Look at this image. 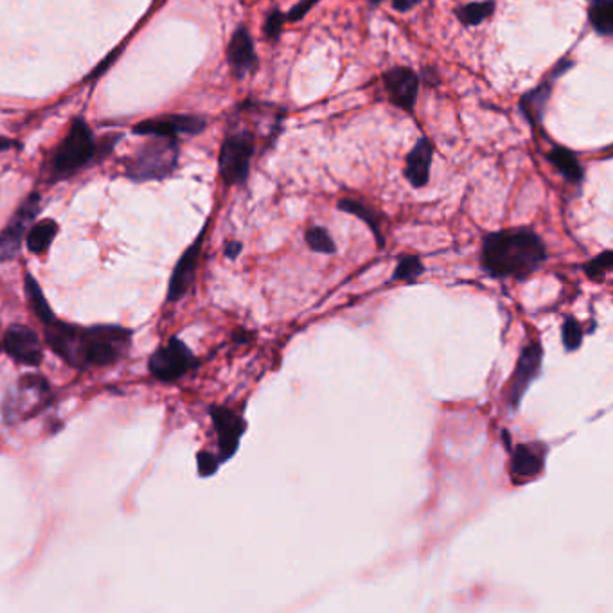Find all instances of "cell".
<instances>
[{
	"mask_svg": "<svg viewBox=\"0 0 613 613\" xmlns=\"http://www.w3.org/2000/svg\"><path fill=\"white\" fill-rule=\"evenodd\" d=\"M213 419L214 430L218 434V448H220V462L229 461L232 455L240 448V439L247 430V423L238 412L227 407H211L209 409Z\"/></svg>",
	"mask_w": 613,
	"mask_h": 613,
	"instance_id": "cell-10",
	"label": "cell"
},
{
	"mask_svg": "<svg viewBox=\"0 0 613 613\" xmlns=\"http://www.w3.org/2000/svg\"><path fill=\"white\" fill-rule=\"evenodd\" d=\"M227 62H229L234 78L238 80L247 78L249 74L258 69L256 45L247 27L240 26L234 31L229 47H227Z\"/></svg>",
	"mask_w": 613,
	"mask_h": 613,
	"instance_id": "cell-13",
	"label": "cell"
},
{
	"mask_svg": "<svg viewBox=\"0 0 613 613\" xmlns=\"http://www.w3.org/2000/svg\"><path fill=\"white\" fill-rule=\"evenodd\" d=\"M497 9L495 0H477L470 4H462L455 8V17L464 27H477L486 22L489 17H493Z\"/></svg>",
	"mask_w": 613,
	"mask_h": 613,
	"instance_id": "cell-21",
	"label": "cell"
},
{
	"mask_svg": "<svg viewBox=\"0 0 613 613\" xmlns=\"http://www.w3.org/2000/svg\"><path fill=\"white\" fill-rule=\"evenodd\" d=\"M421 4V0H392V9L398 13H409Z\"/></svg>",
	"mask_w": 613,
	"mask_h": 613,
	"instance_id": "cell-32",
	"label": "cell"
},
{
	"mask_svg": "<svg viewBox=\"0 0 613 613\" xmlns=\"http://www.w3.org/2000/svg\"><path fill=\"white\" fill-rule=\"evenodd\" d=\"M96 152L98 146L89 125L83 119H76L65 139L51 155L47 164V177L51 182L71 177L76 171L85 168L90 160L94 159Z\"/></svg>",
	"mask_w": 613,
	"mask_h": 613,
	"instance_id": "cell-3",
	"label": "cell"
},
{
	"mask_svg": "<svg viewBox=\"0 0 613 613\" xmlns=\"http://www.w3.org/2000/svg\"><path fill=\"white\" fill-rule=\"evenodd\" d=\"M207 126L204 117L198 116H164L157 119H148L135 125L137 135H150V137H171L177 139L178 135L202 134Z\"/></svg>",
	"mask_w": 613,
	"mask_h": 613,
	"instance_id": "cell-11",
	"label": "cell"
},
{
	"mask_svg": "<svg viewBox=\"0 0 613 613\" xmlns=\"http://www.w3.org/2000/svg\"><path fill=\"white\" fill-rule=\"evenodd\" d=\"M285 24V13L279 11V9H272V11L268 13L267 18H265V26H263V31H265L267 40H270L272 44H277L279 38L283 35V26H285Z\"/></svg>",
	"mask_w": 613,
	"mask_h": 613,
	"instance_id": "cell-29",
	"label": "cell"
},
{
	"mask_svg": "<svg viewBox=\"0 0 613 613\" xmlns=\"http://www.w3.org/2000/svg\"><path fill=\"white\" fill-rule=\"evenodd\" d=\"M317 2L319 0H301V2H297L294 8L285 13L286 22H299V20H303L310 13L311 8L317 6Z\"/></svg>",
	"mask_w": 613,
	"mask_h": 613,
	"instance_id": "cell-31",
	"label": "cell"
},
{
	"mask_svg": "<svg viewBox=\"0 0 613 613\" xmlns=\"http://www.w3.org/2000/svg\"><path fill=\"white\" fill-rule=\"evenodd\" d=\"M561 338L567 351H578L583 344V326L574 317L565 319L561 328Z\"/></svg>",
	"mask_w": 613,
	"mask_h": 613,
	"instance_id": "cell-27",
	"label": "cell"
},
{
	"mask_svg": "<svg viewBox=\"0 0 613 613\" xmlns=\"http://www.w3.org/2000/svg\"><path fill=\"white\" fill-rule=\"evenodd\" d=\"M177 139L153 137L126 164V175L135 182L160 180L173 173L177 166Z\"/></svg>",
	"mask_w": 613,
	"mask_h": 613,
	"instance_id": "cell-4",
	"label": "cell"
},
{
	"mask_svg": "<svg viewBox=\"0 0 613 613\" xmlns=\"http://www.w3.org/2000/svg\"><path fill=\"white\" fill-rule=\"evenodd\" d=\"M547 261L545 241L533 229H504L489 232L482 240L480 263L491 277H513L525 281Z\"/></svg>",
	"mask_w": 613,
	"mask_h": 613,
	"instance_id": "cell-2",
	"label": "cell"
},
{
	"mask_svg": "<svg viewBox=\"0 0 613 613\" xmlns=\"http://www.w3.org/2000/svg\"><path fill=\"white\" fill-rule=\"evenodd\" d=\"M306 243H308V247L313 252H319V254H335L337 252V245H335V241L331 238L328 229L319 227V225L310 227L306 231Z\"/></svg>",
	"mask_w": 613,
	"mask_h": 613,
	"instance_id": "cell-25",
	"label": "cell"
},
{
	"mask_svg": "<svg viewBox=\"0 0 613 613\" xmlns=\"http://www.w3.org/2000/svg\"><path fill=\"white\" fill-rule=\"evenodd\" d=\"M613 267V252L612 250H605L603 254H599L597 258L588 261L587 265L583 267L585 274L590 279H603V277L612 270Z\"/></svg>",
	"mask_w": 613,
	"mask_h": 613,
	"instance_id": "cell-28",
	"label": "cell"
},
{
	"mask_svg": "<svg viewBox=\"0 0 613 613\" xmlns=\"http://www.w3.org/2000/svg\"><path fill=\"white\" fill-rule=\"evenodd\" d=\"M547 159L554 168L560 171L561 177L565 178L569 184L581 186L585 178V169L581 166L576 153L570 152L563 146H552L551 152L547 153Z\"/></svg>",
	"mask_w": 613,
	"mask_h": 613,
	"instance_id": "cell-20",
	"label": "cell"
},
{
	"mask_svg": "<svg viewBox=\"0 0 613 613\" xmlns=\"http://www.w3.org/2000/svg\"><path fill=\"white\" fill-rule=\"evenodd\" d=\"M256 153V137L249 130H234L225 137L220 150V177L225 186H243L250 175Z\"/></svg>",
	"mask_w": 613,
	"mask_h": 613,
	"instance_id": "cell-5",
	"label": "cell"
},
{
	"mask_svg": "<svg viewBox=\"0 0 613 613\" xmlns=\"http://www.w3.org/2000/svg\"><path fill=\"white\" fill-rule=\"evenodd\" d=\"M56 232H58V225L54 220H42V222L35 223L27 234V249L33 254H42L51 247Z\"/></svg>",
	"mask_w": 613,
	"mask_h": 613,
	"instance_id": "cell-23",
	"label": "cell"
},
{
	"mask_svg": "<svg viewBox=\"0 0 613 613\" xmlns=\"http://www.w3.org/2000/svg\"><path fill=\"white\" fill-rule=\"evenodd\" d=\"M545 466V446L540 443L534 445H516L511 450V477L516 484L524 480L534 479L540 475Z\"/></svg>",
	"mask_w": 613,
	"mask_h": 613,
	"instance_id": "cell-17",
	"label": "cell"
},
{
	"mask_svg": "<svg viewBox=\"0 0 613 613\" xmlns=\"http://www.w3.org/2000/svg\"><path fill=\"white\" fill-rule=\"evenodd\" d=\"M13 141H9V139H4V137H0V152H2V150H9V148H11V146H13Z\"/></svg>",
	"mask_w": 613,
	"mask_h": 613,
	"instance_id": "cell-35",
	"label": "cell"
},
{
	"mask_svg": "<svg viewBox=\"0 0 613 613\" xmlns=\"http://www.w3.org/2000/svg\"><path fill=\"white\" fill-rule=\"evenodd\" d=\"M196 461H198V471H200L202 477H211L218 470V466H220V457L209 454V452H200L198 457H196Z\"/></svg>",
	"mask_w": 613,
	"mask_h": 613,
	"instance_id": "cell-30",
	"label": "cell"
},
{
	"mask_svg": "<svg viewBox=\"0 0 613 613\" xmlns=\"http://www.w3.org/2000/svg\"><path fill=\"white\" fill-rule=\"evenodd\" d=\"M371 2H373V4H378V2H380V0H371Z\"/></svg>",
	"mask_w": 613,
	"mask_h": 613,
	"instance_id": "cell-36",
	"label": "cell"
},
{
	"mask_svg": "<svg viewBox=\"0 0 613 613\" xmlns=\"http://www.w3.org/2000/svg\"><path fill=\"white\" fill-rule=\"evenodd\" d=\"M423 80L428 81V83L434 80V83L437 85V83H439V76H437V72L432 71V69H423Z\"/></svg>",
	"mask_w": 613,
	"mask_h": 613,
	"instance_id": "cell-34",
	"label": "cell"
},
{
	"mask_svg": "<svg viewBox=\"0 0 613 613\" xmlns=\"http://www.w3.org/2000/svg\"><path fill=\"white\" fill-rule=\"evenodd\" d=\"M241 249H243V245L240 241H229L227 247H225V256L229 259H236L240 256Z\"/></svg>",
	"mask_w": 613,
	"mask_h": 613,
	"instance_id": "cell-33",
	"label": "cell"
},
{
	"mask_svg": "<svg viewBox=\"0 0 613 613\" xmlns=\"http://www.w3.org/2000/svg\"><path fill=\"white\" fill-rule=\"evenodd\" d=\"M38 209H40V196H29L22 207L18 209L15 218L9 223L8 229L0 234V263L17 256L20 241L24 238L27 227L35 220Z\"/></svg>",
	"mask_w": 613,
	"mask_h": 613,
	"instance_id": "cell-12",
	"label": "cell"
},
{
	"mask_svg": "<svg viewBox=\"0 0 613 613\" xmlns=\"http://www.w3.org/2000/svg\"><path fill=\"white\" fill-rule=\"evenodd\" d=\"M551 94L552 81H543L538 87L525 92L520 98V110L529 125L536 126L538 123H543V116H545Z\"/></svg>",
	"mask_w": 613,
	"mask_h": 613,
	"instance_id": "cell-18",
	"label": "cell"
},
{
	"mask_svg": "<svg viewBox=\"0 0 613 613\" xmlns=\"http://www.w3.org/2000/svg\"><path fill=\"white\" fill-rule=\"evenodd\" d=\"M383 87L394 107L414 116L416 101H418L421 76L410 67H392L383 72Z\"/></svg>",
	"mask_w": 613,
	"mask_h": 613,
	"instance_id": "cell-9",
	"label": "cell"
},
{
	"mask_svg": "<svg viewBox=\"0 0 613 613\" xmlns=\"http://www.w3.org/2000/svg\"><path fill=\"white\" fill-rule=\"evenodd\" d=\"M338 211L353 214L373 231L374 238L378 241V247H385V236L382 234V214L373 209L371 205L364 204L355 198H342L337 204Z\"/></svg>",
	"mask_w": 613,
	"mask_h": 613,
	"instance_id": "cell-19",
	"label": "cell"
},
{
	"mask_svg": "<svg viewBox=\"0 0 613 613\" xmlns=\"http://www.w3.org/2000/svg\"><path fill=\"white\" fill-rule=\"evenodd\" d=\"M588 22L599 36H612L613 0H590Z\"/></svg>",
	"mask_w": 613,
	"mask_h": 613,
	"instance_id": "cell-22",
	"label": "cell"
},
{
	"mask_svg": "<svg viewBox=\"0 0 613 613\" xmlns=\"http://www.w3.org/2000/svg\"><path fill=\"white\" fill-rule=\"evenodd\" d=\"M26 294L27 297H29V304H31V308L35 310L36 315H38V319L42 320L44 324L56 319V317H54L53 310H51V306H49V303L45 301V297L44 294H42V290H40V286H38V283H36L35 279H33L31 276H26Z\"/></svg>",
	"mask_w": 613,
	"mask_h": 613,
	"instance_id": "cell-24",
	"label": "cell"
},
{
	"mask_svg": "<svg viewBox=\"0 0 613 613\" xmlns=\"http://www.w3.org/2000/svg\"><path fill=\"white\" fill-rule=\"evenodd\" d=\"M434 160V144L428 137H421L412 146L405 162V178L414 189H421L430 182V169Z\"/></svg>",
	"mask_w": 613,
	"mask_h": 613,
	"instance_id": "cell-16",
	"label": "cell"
},
{
	"mask_svg": "<svg viewBox=\"0 0 613 613\" xmlns=\"http://www.w3.org/2000/svg\"><path fill=\"white\" fill-rule=\"evenodd\" d=\"M49 398L51 392L44 378L26 376L18 382L17 389L6 401L4 416L8 421H20L36 416L47 405Z\"/></svg>",
	"mask_w": 613,
	"mask_h": 613,
	"instance_id": "cell-6",
	"label": "cell"
},
{
	"mask_svg": "<svg viewBox=\"0 0 613 613\" xmlns=\"http://www.w3.org/2000/svg\"><path fill=\"white\" fill-rule=\"evenodd\" d=\"M47 344L76 369H92L116 364L132 342L130 329L121 326L78 328L53 319L45 324Z\"/></svg>",
	"mask_w": 613,
	"mask_h": 613,
	"instance_id": "cell-1",
	"label": "cell"
},
{
	"mask_svg": "<svg viewBox=\"0 0 613 613\" xmlns=\"http://www.w3.org/2000/svg\"><path fill=\"white\" fill-rule=\"evenodd\" d=\"M543 347L540 342H531L522 349L516 362V369L509 380L507 391V407L516 410L524 400V394L529 385L542 373Z\"/></svg>",
	"mask_w": 613,
	"mask_h": 613,
	"instance_id": "cell-8",
	"label": "cell"
},
{
	"mask_svg": "<svg viewBox=\"0 0 613 613\" xmlns=\"http://www.w3.org/2000/svg\"><path fill=\"white\" fill-rule=\"evenodd\" d=\"M204 232L198 236V240L186 250V254L180 258V261L175 267V272L169 281L168 301H178L180 297H184L189 286L193 285L196 276V267H198V258H200V250L204 243Z\"/></svg>",
	"mask_w": 613,
	"mask_h": 613,
	"instance_id": "cell-15",
	"label": "cell"
},
{
	"mask_svg": "<svg viewBox=\"0 0 613 613\" xmlns=\"http://www.w3.org/2000/svg\"><path fill=\"white\" fill-rule=\"evenodd\" d=\"M4 349L13 360H17L20 364L40 365L42 362V344L36 337L33 329L26 326H11L4 337Z\"/></svg>",
	"mask_w": 613,
	"mask_h": 613,
	"instance_id": "cell-14",
	"label": "cell"
},
{
	"mask_svg": "<svg viewBox=\"0 0 613 613\" xmlns=\"http://www.w3.org/2000/svg\"><path fill=\"white\" fill-rule=\"evenodd\" d=\"M196 365L191 349L178 338H171L168 346L160 347L150 358V371L160 382H175Z\"/></svg>",
	"mask_w": 613,
	"mask_h": 613,
	"instance_id": "cell-7",
	"label": "cell"
},
{
	"mask_svg": "<svg viewBox=\"0 0 613 613\" xmlns=\"http://www.w3.org/2000/svg\"><path fill=\"white\" fill-rule=\"evenodd\" d=\"M425 274V265L418 256H403L394 268L392 281H414Z\"/></svg>",
	"mask_w": 613,
	"mask_h": 613,
	"instance_id": "cell-26",
	"label": "cell"
}]
</instances>
